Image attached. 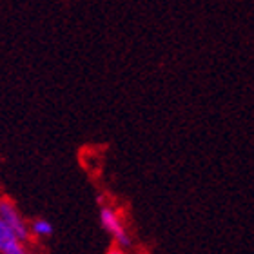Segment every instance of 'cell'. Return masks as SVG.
<instances>
[{"instance_id":"1","label":"cell","mask_w":254,"mask_h":254,"mask_svg":"<svg viewBox=\"0 0 254 254\" xmlns=\"http://www.w3.org/2000/svg\"><path fill=\"white\" fill-rule=\"evenodd\" d=\"M0 218H2V222L13 231V234L20 242L26 244L27 240H29V236H31L29 234V223L24 220L22 212L15 205V201L11 200V198H7V196L0 198Z\"/></svg>"},{"instance_id":"2","label":"cell","mask_w":254,"mask_h":254,"mask_svg":"<svg viewBox=\"0 0 254 254\" xmlns=\"http://www.w3.org/2000/svg\"><path fill=\"white\" fill-rule=\"evenodd\" d=\"M100 222H102V227L106 229V233L115 240V244L118 247H131V236L127 233L126 225H124L122 218L118 214L117 209H113L109 205H104L100 209Z\"/></svg>"},{"instance_id":"3","label":"cell","mask_w":254,"mask_h":254,"mask_svg":"<svg viewBox=\"0 0 254 254\" xmlns=\"http://www.w3.org/2000/svg\"><path fill=\"white\" fill-rule=\"evenodd\" d=\"M0 254H29L26 244L16 238L0 218Z\"/></svg>"},{"instance_id":"4","label":"cell","mask_w":254,"mask_h":254,"mask_svg":"<svg viewBox=\"0 0 254 254\" xmlns=\"http://www.w3.org/2000/svg\"><path fill=\"white\" fill-rule=\"evenodd\" d=\"M53 223L44 220V218H35L29 223V234H33L35 238H49L53 234Z\"/></svg>"},{"instance_id":"5","label":"cell","mask_w":254,"mask_h":254,"mask_svg":"<svg viewBox=\"0 0 254 254\" xmlns=\"http://www.w3.org/2000/svg\"><path fill=\"white\" fill-rule=\"evenodd\" d=\"M107 254H127L126 249L124 247H118V245H115V247H111V249L107 251Z\"/></svg>"}]
</instances>
